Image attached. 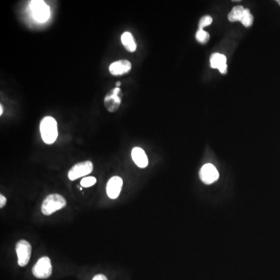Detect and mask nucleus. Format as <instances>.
<instances>
[{
    "instance_id": "f257e3e1",
    "label": "nucleus",
    "mask_w": 280,
    "mask_h": 280,
    "mask_svg": "<svg viewBox=\"0 0 280 280\" xmlns=\"http://www.w3.org/2000/svg\"><path fill=\"white\" fill-rule=\"evenodd\" d=\"M40 132L42 139L46 144H53L58 137L57 121L51 116L44 117L41 121Z\"/></svg>"
},
{
    "instance_id": "dca6fc26",
    "label": "nucleus",
    "mask_w": 280,
    "mask_h": 280,
    "mask_svg": "<svg viewBox=\"0 0 280 280\" xmlns=\"http://www.w3.org/2000/svg\"><path fill=\"white\" fill-rule=\"evenodd\" d=\"M195 38L201 44H206L209 40L210 36L208 32L205 31L204 30H199L195 34Z\"/></svg>"
},
{
    "instance_id": "6e6552de",
    "label": "nucleus",
    "mask_w": 280,
    "mask_h": 280,
    "mask_svg": "<svg viewBox=\"0 0 280 280\" xmlns=\"http://www.w3.org/2000/svg\"><path fill=\"white\" fill-rule=\"evenodd\" d=\"M218 171L212 163H206L201 168L199 177L201 180L206 185H211L219 179Z\"/></svg>"
},
{
    "instance_id": "1a4fd4ad",
    "label": "nucleus",
    "mask_w": 280,
    "mask_h": 280,
    "mask_svg": "<svg viewBox=\"0 0 280 280\" xmlns=\"http://www.w3.org/2000/svg\"><path fill=\"white\" fill-rule=\"evenodd\" d=\"M123 185V180L118 176H114L110 179L106 187V192L110 199H116L119 196Z\"/></svg>"
},
{
    "instance_id": "4468645a",
    "label": "nucleus",
    "mask_w": 280,
    "mask_h": 280,
    "mask_svg": "<svg viewBox=\"0 0 280 280\" xmlns=\"http://www.w3.org/2000/svg\"><path fill=\"white\" fill-rule=\"evenodd\" d=\"M245 9L242 6H235L231 10V13L228 14V20L231 22H236L240 21L242 19L243 14L245 12Z\"/></svg>"
},
{
    "instance_id": "2eb2a0df",
    "label": "nucleus",
    "mask_w": 280,
    "mask_h": 280,
    "mask_svg": "<svg viewBox=\"0 0 280 280\" xmlns=\"http://www.w3.org/2000/svg\"><path fill=\"white\" fill-rule=\"evenodd\" d=\"M253 21H254V16H253L252 14H251L249 9H245L240 22L244 26L249 28L252 25Z\"/></svg>"
},
{
    "instance_id": "412c9836",
    "label": "nucleus",
    "mask_w": 280,
    "mask_h": 280,
    "mask_svg": "<svg viewBox=\"0 0 280 280\" xmlns=\"http://www.w3.org/2000/svg\"><path fill=\"white\" fill-rule=\"evenodd\" d=\"M2 112H3V107L2 105H0V116H2Z\"/></svg>"
},
{
    "instance_id": "a211bd4d",
    "label": "nucleus",
    "mask_w": 280,
    "mask_h": 280,
    "mask_svg": "<svg viewBox=\"0 0 280 280\" xmlns=\"http://www.w3.org/2000/svg\"><path fill=\"white\" fill-rule=\"evenodd\" d=\"M97 183V179L94 177H86L82 179L80 181V185L84 188H89L93 186Z\"/></svg>"
},
{
    "instance_id": "0eeeda50",
    "label": "nucleus",
    "mask_w": 280,
    "mask_h": 280,
    "mask_svg": "<svg viewBox=\"0 0 280 280\" xmlns=\"http://www.w3.org/2000/svg\"><path fill=\"white\" fill-rule=\"evenodd\" d=\"M93 169V165L91 161H86L80 162L72 167L68 173V177L70 181H75L76 179L84 177L86 175L91 173Z\"/></svg>"
},
{
    "instance_id": "7ed1b4c3",
    "label": "nucleus",
    "mask_w": 280,
    "mask_h": 280,
    "mask_svg": "<svg viewBox=\"0 0 280 280\" xmlns=\"http://www.w3.org/2000/svg\"><path fill=\"white\" fill-rule=\"evenodd\" d=\"M32 16L38 22L44 23L49 19L50 8L42 0H34L30 2Z\"/></svg>"
},
{
    "instance_id": "f3484780",
    "label": "nucleus",
    "mask_w": 280,
    "mask_h": 280,
    "mask_svg": "<svg viewBox=\"0 0 280 280\" xmlns=\"http://www.w3.org/2000/svg\"><path fill=\"white\" fill-rule=\"evenodd\" d=\"M212 23H213V18L211 17L210 16L206 15V16H203L199 20V30H203V28L209 26Z\"/></svg>"
},
{
    "instance_id": "5701e85b",
    "label": "nucleus",
    "mask_w": 280,
    "mask_h": 280,
    "mask_svg": "<svg viewBox=\"0 0 280 280\" xmlns=\"http://www.w3.org/2000/svg\"><path fill=\"white\" fill-rule=\"evenodd\" d=\"M277 2H278L279 5H280V0H278V1H277Z\"/></svg>"
},
{
    "instance_id": "9b49d317",
    "label": "nucleus",
    "mask_w": 280,
    "mask_h": 280,
    "mask_svg": "<svg viewBox=\"0 0 280 280\" xmlns=\"http://www.w3.org/2000/svg\"><path fill=\"white\" fill-rule=\"evenodd\" d=\"M210 66L213 69L219 70L221 74H227V57L222 54L213 53L210 57Z\"/></svg>"
},
{
    "instance_id": "9d476101",
    "label": "nucleus",
    "mask_w": 280,
    "mask_h": 280,
    "mask_svg": "<svg viewBox=\"0 0 280 280\" xmlns=\"http://www.w3.org/2000/svg\"><path fill=\"white\" fill-rule=\"evenodd\" d=\"M131 69V62L126 59L118 60L111 63L109 66L110 73L113 76H120L128 74Z\"/></svg>"
},
{
    "instance_id": "f8f14e48",
    "label": "nucleus",
    "mask_w": 280,
    "mask_h": 280,
    "mask_svg": "<svg viewBox=\"0 0 280 280\" xmlns=\"http://www.w3.org/2000/svg\"><path fill=\"white\" fill-rule=\"evenodd\" d=\"M132 158L134 163L140 168H145L149 163L147 153L140 147H134L132 150Z\"/></svg>"
},
{
    "instance_id": "ddd939ff",
    "label": "nucleus",
    "mask_w": 280,
    "mask_h": 280,
    "mask_svg": "<svg viewBox=\"0 0 280 280\" xmlns=\"http://www.w3.org/2000/svg\"><path fill=\"white\" fill-rule=\"evenodd\" d=\"M121 43L128 52H134L136 50V43L130 32H125L121 36Z\"/></svg>"
},
{
    "instance_id": "f03ea898",
    "label": "nucleus",
    "mask_w": 280,
    "mask_h": 280,
    "mask_svg": "<svg viewBox=\"0 0 280 280\" xmlns=\"http://www.w3.org/2000/svg\"><path fill=\"white\" fill-rule=\"evenodd\" d=\"M65 206H66V200L62 195L51 194L46 197L42 203V212L45 216H49Z\"/></svg>"
},
{
    "instance_id": "39448f33",
    "label": "nucleus",
    "mask_w": 280,
    "mask_h": 280,
    "mask_svg": "<svg viewBox=\"0 0 280 280\" xmlns=\"http://www.w3.org/2000/svg\"><path fill=\"white\" fill-rule=\"evenodd\" d=\"M32 273L38 279H47L52 273L51 260L48 257H42L32 268Z\"/></svg>"
},
{
    "instance_id": "20e7f679",
    "label": "nucleus",
    "mask_w": 280,
    "mask_h": 280,
    "mask_svg": "<svg viewBox=\"0 0 280 280\" xmlns=\"http://www.w3.org/2000/svg\"><path fill=\"white\" fill-rule=\"evenodd\" d=\"M122 98V92L119 88H114L111 91L107 93L104 100L103 104L105 106L106 109L109 112H116L119 108Z\"/></svg>"
},
{
    "instance_id": "6ab92c4d",
    "label": "nucleus",
    "mask_w": 280,
    "mask_h": 280,
    "mask_svg": "<svg viewBox=\"0 0 280 280\" xmlns=\"http://www.w3.org/2000/svg\"><path fill=\"white\" fill-rule=\"evenodd\" d=\"M6 202L7 200H6V197L4 195H0V208H3L6 206Z\"/></svg>"
},
{
    "instance_id": "423d86ee",
    "label": "nucleus",
    "mask_w": 280,
    "mask_h": 280,
    "mask_svg": "<svg viewBox=\"0 0 280 280\" xmlns=\"http://www.w3.org/2000/svg\"><path fill=\"white\" fill-rule=\"evenodd\" d=\"M32 247L30 243L25 240H20L16 245L18 265L20 267L26 266L31 256Z\"/></svg>"
},
{
    "instance_id": "aec40b11",
    "label": "nucleus",
    "mask_w": 280,
    "mask_h": 280,
    "mask_svg": "<svg viewBox=\"0 0 280 280\" xmlns=\"http://www.w3.org/2000/svg\"><path fill=\"white\" fill-rule=\"evenodd\" d=\"M93 280H107V277L103 274L96 275Z\"/></svg>"
},
{
    "instance_id": "4be33fe9",
    "label": "nucleus",
    "mask_w": 280,
    "mask_h": 280,
    "mask_svg": "<svg viewBox=\"0 0 280 280\" xmlns=\"http://www.w3.org/2000/svg\"><path fill=\"white\" fill-rule=\"evenodd\" d=\"M120 86H121V82H117V83H116V87L119 88Z\"/></svg>"
}]
</instances>
